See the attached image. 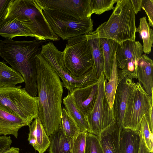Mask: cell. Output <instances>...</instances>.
<instances>
[{
    "label": "cell",
    "instance_id": "cell-1",
    "mask_svg": "<svg viewBox=\"0 0 153 153\" xmlns=\"http://www.w3.org/2000/svg\"><path fill=\"white\" fill-rule=\"evenodd\" d=\"M36 64L38 117L49 137L61 122L63 86L59 76L40 53L36 57Z\"/></svg>",
    "mask_w": 153,
    "mask_h": 153
},
{
    "label": "cell",
    "instance_id": "cell-2",
    "mask_svg": "<svg viewBox=\"0 0 153 153\" xmlns=\"http://www.w3.org/2000/svg\"><path fill=\"white\" fill-rule=\"evenodd\" d=\"M44 41L36 39L18 41L0 40V56L23 77L25 88L31 96L38 95L36 57L40 53Z\"/></svg>",
    "mask_w": 153,
    "mask_h": 153
},
{
    "label": "cell",
    "instance_id": "cell-3",
    "mask_svg": "<svg viewBox=\"0 0 153 153\" xmlns=\"http://www.w3.org/2000/svg\"><path fill=\"white\" fill-rule=\"evenodd\" d=\"M108 20L91 32L94 37L109 39L120 44L135 41V14L130 0H117Z\"/></svg>",
    "mask_w": 153,
    "mask_h": 153
},
{
    "label": "cell",
    "instance_id": "cell-4",
    "mask_svg": "<svg viewBox=\"0 0 153 153\" xmlns=\"http://www.w3.org/2000/svg\"><path fill=\"white\" fill-rule=\"evenodd\" d=\"M16 19L28 28L40 41H58L35 0H11L4 19Z\"/></svg>",
    "mask_w": 153,
    "mask_h": 153
},
{
    "label": "cell",
    "instance_id": "cell-5",
    "mask_svg": "<svg viewBox=\"0 0 153 153\" xmlns=\"http://www.w3.org/2000/svg\"><path fill=\"white\" fill-rule=\"evenodd\" d=\"M0 109L20 118L29 126L38 117V98L21 85L0 88Z\"/></svg>",
    "mask_w": 153,
    "mask_h": 153
},
{
    "label": "cell",
    "instance_id": "cell-6",
    "mask_svg": "<svg viewBox=\"0 0 153 153\" xmlns=\"http://www.w3.org/2000/svg\"><path fill=\"white\" fill-rule=\"evenodd\" d=\"M40 53L61 79L63 87L69 93L77 88L85 87L98 81L99 78L94 65L80 76L73 75L64 64L62 51H59L52 42L43 44Z\"/></svg>",
    "mask_w": 153,
    "mask_h": 153
},
{
    "label": "cell",
    "instance_id": "cell-7",
    "mask_svg": "<svg viewBox=\"0 0 153 153\" xmlns=\"http://www.w3.org/2000/svg\"><path fill=\"white\" fill-rule=\"evenodd\" d=\"M62 53L64 64L74 76H82L94 65L91 47L85 35L68 39Z\"/></svg>",
    "mask_w": 153,
    "mask_h": 153
},
{
    "label": "cell",
    "instance_id": "cell-8",
    "mask_svg": "<svg viewBox=\"0 0 153 153\" xmlns=\"http://www.w3.org/2000/svg\"><path fill=\"white\" fill-rule=\"evenodd\" d=\"M42 10L53 31L63 40H68L93 31V22L91 17L78 19L49 10Z\"/></svg>",
    "mask_w": 153,
    "mask_h": 153
},
{
    "label": "cell",
    "instance_id": "cell-9",
    "mask_svg": "<svg viewBox=\"0 0 153 153\" xmlns=\"http://www.w3.org/2000/svg\"><path fill=\"white\" fill-rule=\"evenodd\" d=\"M104 80L102 72L97 81L98 92L96 101L92 109L86 116L89 132L98 136L115 120L113 109L111 108L105 92Z\"/></svg>",
    "mask_w": 153,
    "mask_h": 153
},
{
    "label": "cell",
    "instance_id": "cell-10",
    "mask_svg": "<svg viewBox=\"0 0 153 153\" xmlns=\"http://www.w3.org/2000/svg\"><path fill=\"white\" fill-rule=\"evenodd\" d=\"M150 98L140 83H134L127 103L123 128L139 131L143 116L149 112Z\"/></svg>",
    "mask_w": 153,
    "mask_h": 153
},
{
    "label": "cell",
    "instance_id": "cell-11",
    "mask_svg": "<svg viewBox=\"0 0 153 153\" xmlns=\"http://www.w3.org/2000/svg\"><path fill=\"white\" fill-rule=\"evenodd\" d=\"M143 52V45L138 41L118 44L115 60L118 70L129 78L137 79L138 61Z\"/></svg>",
    "mask_w": 153,
    "mask_h": 153
},
{
    "label": "cell",
    "instance_id": "cell-12",
    "mask_svg": "<svg viewBox=\"0 0 153 153\" xmlns=\"http://www.w3.org/2000/svg\"><path fill=\"white\" fill-rule=\"evenodd\" d=\"M42 9L49 10L78 19L93 13L91 0H35Z\"/></svg>",
    "mask_w": 153,
    "mask_h": 153
},
{
    "label": "cell",
    "instance_id": "cell-13",
    "mask_svg": "<svg viewBox=\"0 0 153 153\" xmlns=\"http://www.w3.org/2000/svg\"><path fill=\"white\" fill-rule=\"evenodd\" d=\"M134 82L118 69L117 85L114 96L113 108L115 120L120 130L129 97L131 93Z\"/></svg>",
    "mask_w": 153,
    "mask_h": 153
},
{
    "label": "cell",
    "instance_id": "cell-14",
    "mask_svg": "<svg viewBox=\"0 0 153 153\" xmlns=\"http://www.w3.org/2000/svg\"><path fill=\"white\" fill-rule=\"evenodd\" d=\"M98 92V82L77 88L69 93L76 105L85 116L92 109Z\"/></svg>",
    "mask_w": 153,
    "mask_h": 153
},
{
    "label": "cell",
    "instance_id": "cell-15",
    "mask_svg": "<svg viewBox=\"0 0 153 153\" xmlns=\"http://www.w3.org/2000/svg\"><path fill=\"white\" fill-rule=\"evenodd\" d=\"M120 131L115 120L100 133L98 137L103 153H120Z\"/></svg>",
    "mask_w": 153,
    "mask_h": 153
},
{
    "label": "cell",
    "instance_id": "cell-16",
    "mask_svg": "<svg viewBox=\"0 0 153 153\" xmlns=\"http://www.w3.org/2000/svg\"><path fill=\"white\" fill-rule=\"evenodd\" d=\"M28 140L39 153H44L50 145V140L38 117L29 126Z\"/></svg>",
    "mask_w": 153,
    "mask_h": 153
},
{
    "label": "cell",
    "instance_id": "cell-17",
    "mask_svg": "<svg viewBox=\"0 0 153 153\" xmlns=\"http://www.w3.org/2000/svg\"><path fill=\"white\" fill-rule=\"evenodd\" d=\"M153 71L152 60L143 54L138 61L137 79L149 97L153 96Z\"/></svg>",
    "mask_w": 153,
    "mask_h": 153
},
{
    "label": "cell",
    "instance_id": "cell-18",
    "mask_svg": "<svg viewBox=\"0 0 153 153\" xmlns=\"http://www.w3.org/2000/svg\"><path fill=\"white\" fill-rule=\"evenodd\" d=\"M49 137V153H72L74 139L65 134L61 124Z\"/></svg>",
    "mask_w": 153,
    "mask_h": 153
},
{
    "label": "cell",
    "instance_id": "cell-19",
    "mask_svg": "<svg viewBox=\"0 0 153 153\" xmlns=\"http://www.w3.org/2000/svg\"><path fill=\"white\" fill-rule=\"evenodd\" d=\"M27 126L20 118L0 109V135H12L17 139L19 130Z\"/></svg>",
    "mask_w": 153,
    "mask_h": 153
},
{
    "label": "cell",
    "instance_id": "cell-20",
    "mask_svg": "<svg viewBox=\"0 0 153 153\" xmlns=\"http://www.w3.org/2000/svg\"><path fill=\"white\" fill-rule=\"evenodd\" d=\"M0 36L9 39L18 36L35 37L28 28L15 19H3L0 22Z\"/></svg>",
    "mask_w": 153,
    "mask_h": 153
},
{
    "label": "cell",
    "instance_id": "cell-21",
    "mask_svg": "<svg viewBox=\"0 0 153 153\" xmlns=\"http://www.w3.org/2000/svg\"><path fill=\"white\" fill-rule=\"evenodd\" d=\"M120 153H138L139 131L122 128L120 132Z\"/></svg>",
    "mask_w": 153,
    "mask_h": 153
},
{
    "label": "cell",
    "instance_id": "cell-22",
    "mask_svg": "<svg viewBox=\"0 0 153 153\" xmlns=\"http://www.w3.org/2000/svg\"><path fill=\"white\" fill-rule=\"evenodd\" d=\"M63 103L65 108L76 123L80 132H89L86 117L77 107L69 92L63 98Z\"/></svg>",
    "mask_w": 153,
    "mask_h": 153
},
{
    "label": "cell",
    "instance_id": "cell-23",
    "mask_svg": "<svg viewBox=\"0 0 153 153\" xmlns=\"http://www.w3.org/2000/svg\"><path fill=\"white\" fill-rule=\"evenodd\" d=\"M103 53L105 78L108 80L111 74L118 43L109 39L99 38Z\"/></svg>",
    "mask_w": 153,
    "mask_h": 153
},
{
    "label": "cell",
    "instance_id": "cell-24",
    "mask_svg": "<svg viewBox=\"0 0 153 153\" xmlns=\"http://www.w3.org/2000/svg\"><path fill=\"white\" fill-rule=\"evenodd\" d=\"M85 36L91 47L94 65L99 78L104 69V62L102 47L99 38L94 37L91 32L85 34Z\"/></svg>",
    "mask_w": 153,
    "mask_h": 153
},
{
    "label": "cell",
    "instance_id": "cell-25",
    "mask_svg": "<svg viewBox=\"0 0 153 153\" xmlns=\"http://www.w3.org/2000/svg\"><path fill=\"white\" fill-rule=\"evenodd\" d=\"M24 82V80L19 73L0 61V88L15 86Z\"/></svg>",
    "mask_w": 153,
    "mask_h": 153
},
{
    "label": "cell",
    "instance_id": "cell-26",
    "mask_svg": "<svg viewBox=\"0 0 153 153\" xmlns=\"http://www.w3.org/2000/svg\"><path fill=\"white\" fill-rule=\"evenodd\" d=\"M140 21L139 25L136 28V32L139 33L141 36L143 43V52L149 54L153 47V31L147 21L146 17L140 18Z\"/></svg>",
    "mask_w": 153,
    "mask_h": 153
},
{
    "label": "cell",
    "instance_id": "cell-27",
    "mask_svg": "<svg viewBox=\"0 0 153 153\" xmlns=\"http://www.w3.org/2000/svg\"><path fill=\"white\" fill-rule=\"evenodd\" d=\"M118 83V68L114 59L112 72L108 80L105 78L104 89L105 95L111 108L113 106Z\"/></svg>",
    "mask_w": 153,
    "mask_h": 153
},
{
    "label": "cell",
    "instance_id": "cell-28",
    "mask_svg": "<svg viewBox=\"0 0 153 153\" xmlns=\"http://www.w3.org/2000/svg\"><path fill=\"white\" fill-rule=\"evenodd\" d=\"M61 124L65 134L73 139L80 132L77 126L65 108L62 109Z\"/></svg>",
    "mask_w": 153,
    "mask_h": 153
},
{
    "label": "cell",
    "instance_id": "cell-29",
    "mask_svg": "<svg viewBox=\"0 0 153 153\" xmlns=\"http://www.w3.org/2000/svg\"><path fill=\"white\" fill-rule=\"evenodd\" d=\"M139 131L143 137L146 147L153 152V133L150 128L148 114L144 115L143 118Z\"/></svg>",
    "mask_w": 153,
    "mask_h": 153
},
{
    "label": "cell",
    "instance_id": "cell-30",
    "mask_svg": "<svg viewBox=\"0 0 153 153\" xmlns=\"http://www.w3.org/2000/svg\"><path fill=\"white\" fill-rule=\"evenodd\" d=\"M85 153H103L98 136L86 133Z\"/></svg>",
    "mask_w": 153,
    "mask_h": 153
},
{
    "label": "cell",
    "instance_id": "cell-31",
    "mask_svg": "<svg viewBox=\"0 0 153 153\" xmlns=\"http://www.w3.org/2000/svg\"><path fill=\"white\" fill-rule=\"evenodd\" d=\"M93 13L100 15L113 9L114 5L117 0H91Z\"/></svg>",
    "mask_w": 153,
    "mask_h": 153
},
{
    "label": "cell",
    "instance_id": "cell-32",
    "mask_svg": "<svg viewBox=\"0 0 153 153\" xmlns=\"http://www.w3.org/2000/svg\"><path fill=\"white\" fill-rule=\"evenodd\" d=\"M86 132H80L74 139L72 153H85Z\"/></svg>",
    "mask_w": 153,
    "mask_h": 153
},
{
    "label": "cell",
    "instance_id": "cell-33",
    "mask_svg": "<svg viewBox=\"0 0 153 153\" xmlns=\"http://www.w3.org/2000/svg\"><path fill=\"white\" fill-rule=\"evenodd\" d=\"M141 8L144 10L148 18L149 24L153 26V0H142Z\"/></svg>",
    "mask_w": 153,
    "mask_h": 153
},
{
    "label": "cell",
    "instance_id": "cell-34",
    "mask_svg": "<svg viewBox=\"0 0 153 153\" xmlns=\"http://www.w3.org/2000/svg\"><path fill=\"white\" fill-rule=\"evenodd\" d=\"M12 143L10 137L0 136V152L10 148Z\"/></svg>",
    "mask_w": 153,
    "mask_h": 153
},
{
    "label": "cell",
    "instance_id": "cell-35",
    "mask_svg": "<svg viewBox=\"0 0 153 153\" xmlns=\"http://www.w3.org/2000/svg\"><path fill=\"white\" fill-rule=\"evenodd\" d=\"M11 0H0V22L4 18Z\"/></svg>",
    "mask_w": 153,
    "mask_h": 153
},
{
    "label": "cell",
    "instance_id": "cell-36",
    "mask_svg": "<svg viewBox=\"0 0 153 153\" xmlns=\"http://www.w3.org/2000/svg\"><path fill=\"white\" fill-rule=\"evenodd\" d=\"M153 97H150V102L149 112L148 113L149 127L151 132L153 133Z\"/></svg>",
    "mask_w": 153,
    "mask_h": 153
},
{
    "label": "cell",
    "instance_id": "cell-37",
    "mask_svg": "<svg viewBox=\"0 0 153 153\" xmlns=\"http://www.w3.org/2000/svg\"><path fill=\"white\" fill-rule=\"evenodd\" d=\"M139 133L140 134V144L138 153H153L152 152L150 151L146 147L143 137L140 132Z\"/></svg>",
    "mask_w": 153,
    "mask_h": 153
},
{
    "label": "cell",
    "instance_id": "cell-38",
    "mask_svg": "<svg viewBox=\"0 0 153 153\" xmlns=\"http://www.w3.org/2000/svg\"><path fill=\"white\" fill-rule=\"evenodd\" d=\"M142 0H130L135 14L140 11Z\"/></svg>",
    "mask_w": 153,
    "mask_h": 153
},
{
    "label": "cell",
    "instance_id": "cell-39",
    "mask_svg": "<svg viewBox=\"0 0 153 153\" xmlns=\"http://www.w3.org/2000/svg\"><path fill=\"white\" fill-rule=\"evenodd\" d=\"M0 153H19V149L18 148L12 147L0 152Z\"/></svg>",
    "mask_w": 153,
    "mask_h": 153
}]
</instances>
